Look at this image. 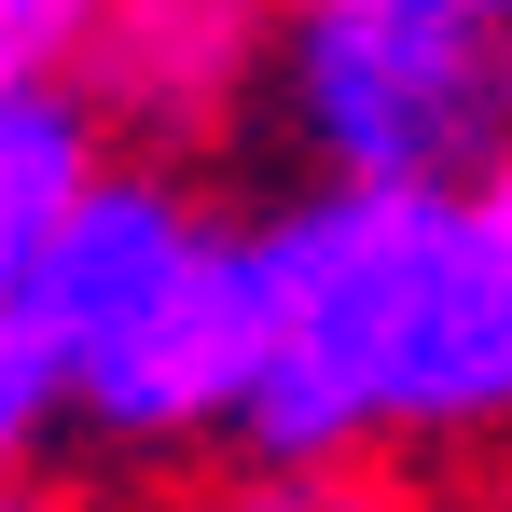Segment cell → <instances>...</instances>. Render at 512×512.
Returning <instances> with one entry per match:
<instances>
[{
  "label": "cell",
  "mask_w": 512,
  "mask_h": 512,
  "mask_svg": "<svg viewBox=\"0 0 512 512\" xmlns=\"http://www.w3.org/2000/svg\"><path fill=\"white\" fill-rule=\"evenodd\" d=\"M263 139L291 153V180H457L512 139V42L499 14L291 0Z\"/></svg>",
  "instance_id": "3"
},
{
  "label": "cell",
  "mask_w": 512,
  "mask_h": 512,
  "mask_svg": "<svg viewBox=\"0 0 512 512\" xmlns=\"http://www.w3.org/2000/svg\"><path fill=\"white\" fill-rule=\"evenodd\" d=\"M499 42H512V14H499Z\"/></svg>",
  "instance_id": "10"
},
{
  "label": "cell",
  "mask_w": 512,
  "mask_h": 512,
  "mask_svg": "<svg viewBox=\"0 0 512 512\" xmlns=\"http://www.w3.org/2000/svg\"><path fill=\"white\" fill-rule=\"evenodd\" d=\"M471 512H512V457H499V471H485V499H471Z\"/></svg>",
  "instance_id": "8"
},
{
  "label": "cell",
  "mask_w": 512,
  "mask_h": 512,
  "mask_svg": "<svg viewBox=\"0 0 512 512\" xmlns=\"http://www.w3.org/2000/svg\"><path fill=\"white\" fill-rule=\"evenodd\" d=\"M250 512H402V499H388L374 471H319V485H263Z\"/></svg>",
  "instance_id": "6"
},
{
  "label": "cell",
  "mask_w": 512,
  "mask_h": 512,
  "mask_svg": "<svg viewBox=\"0 0 512 512\" xmlns=\"http://www.w3.org/2000/svg\"><path fill=\"white\" fill-rule=\"evenodd\" d=\"M416 14H512V0H416Z\"/></svg>",
  "instance_id": "9"
},
{
  "label": "cell",
  "mask_w": 512,
  "mask_h": 512,
  "mask_svg": "<svg viewBox=\"0 0 512 512\" xmlns=\"http://www.w3.org/2000/svg\"><path fill=\"white\" fill-rule=\"evenodd\" d=\"M14 512H153V499H125V485H56V471H28V485H14Z\"/></svg>",
  "instance_id": "7"
},
{
  "label": "cell",
  "mask_w": 512,
  "mask_h": 512,
  "mask_svg": "<svg viewBox=\"0 0 512 512\" xmlns=\"http://www.w3.org/2000/svg\"><path fill=\"white\" fill-rule=\"evenodd\" d=\"M250 263L263 360L222 443L250 485L512 443V139L457 180H291Z\"/></svg>",
  "instance_id": "1"
},
{
  "label": "cell",
  "mask_w": 512,
  "mask_h": 512,
  "mask_svg": "<svg viewBox=\"0 0 512 512\" xmlns=\"http://www.w3.org/2000/svg\"><path fill=\"white\" fill-rule=\"evenodd\" d=\"M277 42H291V0H111L70 84L111 111V139L194 167V153H222L236 125H263Z\"/></svg>",
  "instance_id": "4"
},
{
  "label": "cell",
  "mask_w": 512,
  "mask_h": 512,
  "mask_svg": "<svg viewBox=\"0 0 512 512\" xmlns=\"http://www.w3.org/2000/svg\"><path fill=\"white\" fill-rule=\"evenodd\" d=\"M236 222H250V208H222L180 153H139V139H125V153L70 194L56 236H14V250H0V443H14L28 471L70 443V402L236 250Z\"/></svg>",
  "instance_id": "2"
},
{
  "label": "cell",
  "mask_w": 512,
  "mask_h": 512,
  "mask_svg": "<svg viewBox=\"0 0 512 512\" xmlns=\"http://www.w3.org/2000/svg\"><path fill=\"white\" fill-rule=\"evenodd\" d=\"M111 0H0V70H84Z\"/></svg>",
  "instance_id": "5"
}]
</instances>
